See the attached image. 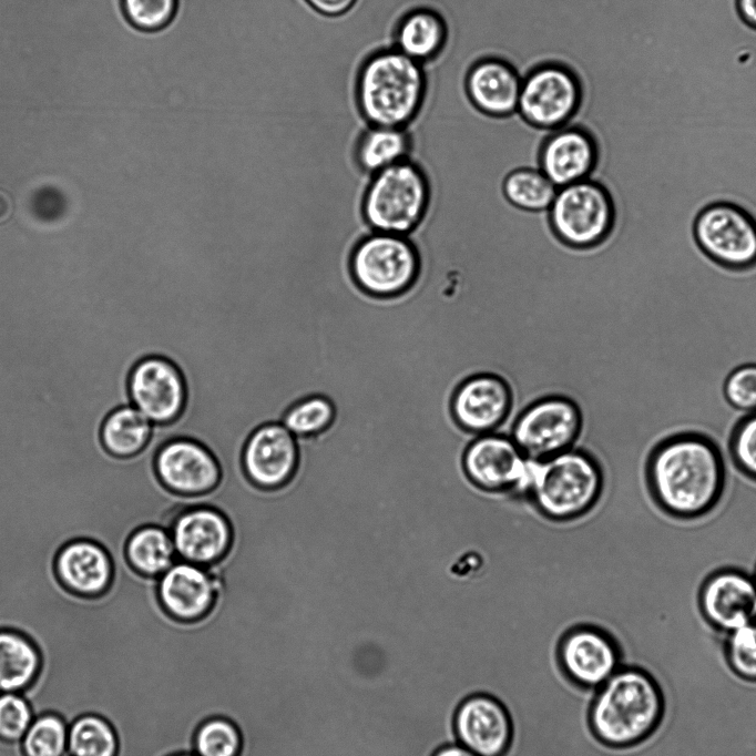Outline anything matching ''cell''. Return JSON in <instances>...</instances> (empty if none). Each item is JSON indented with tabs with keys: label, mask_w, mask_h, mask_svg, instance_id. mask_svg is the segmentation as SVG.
Returning a JSON list of instances; mask_svg holds the SVG:
<instances>
[{
	"label": "cell",
	"mask_w": 756,
	"mask_h": 756,
	"mask_svg": "<svg viewBox=\"0 0 756 756\" xmlns=\"http://www.w3.org/2000/svg\"><path fill=\"white\" fill-rule=\"evenodd\" d=\"M411 145L407 129L369 126L356 142L354 153L360 168L372 175L408 159Z\"/></svg>",
	"instance_id": "cell-26"
},
{
	"label": "cell",
	"mask_w": 756,
	"mask_h": 756,
	"mask_svg": "<svg viewBox=\"0 0 756 756\" xmlns=\"http://www.w3.org/2000/svg\"><path fill=\"white\" fill-rule=\"evenodd\" d=\"M600 157L594 136L580 126H562L548 135L538 154L539 170L558 187L592 176Z\"/></svg>",
	"instance_id": "cell-21"
},
{
	"label": "cell",
	"mask_w": 756,
	"mask_h": 756,
	"mask_svg": "<svg viewBox=\"0 0 756 756\" xmlns=\"http://www.w3.org/2000/svg\"><path fill=\"white\" fill-rule=\"evenodd\" d=\"M69 725L59 716L47 713L33 719L21 746L25 756H65Z\"/></svg>",
	"instance_id": "cell-33"
},
{
	"label": "cell",
	"mask_w": 756,
	"mask_h": 756,
	"mask_svg": "<svg viewBox=\"0 0 756 756\" xmlns=\"http://www.w3.org/2000/svg\"><path fill=\"white\" fill-rule=\"evenodd\" d=\"M130 564L141 574L160 578L178 559L168 530L144 525L135 530L125 545Z\"/></svg>",
	"instance_id": "cell-27"
},
{
	"label": "cell",
	"mask_w": 756,
	"mask_h": 756,
	"mask_svg": "<svg viewBox=\"0 0 756 756\" xmlns=\"http://www.w3.org/2000/svg\"><path fill=\"white\" fill-rule=\"evenodd\" d=\"M725 655L739 678L756 683V621L727 633Z\"/></svg>",
	"instance_id": "cell-36"
},
{
	"label": "cell",
	"mask_w": 756,
	"mask_h": 756,
	"mask_svg": "<svg viewBox=\"0 0 756 756\" xmlns=\"http://www.w3.org/2000/svg\"><path fill=\"white\" fill-rule=\"evenodd\" d=\"M582 95L581 81L571 68L543 62L522 78L517 113L538 130L554 131L572 120Z\"/></svg>",
	"instance_id": "cell-8"
},
{
	"label": "cell",
	"mask_w": 756,
	"mask_h": 756,
	"mask_svg": "<svg viewBox=\"0 0 756 756\" xmlns=\"http://www.w3.org/2000/svg\"><path fill=\"white\" fill-rule=\"evenodd\" d=\"M178 560L202 566L221 561L233 542L229 519L212 505H192L184 509L170 529Z\"/></svg>",
	"instance_id": "cell-19"
},
{
	"label": "cell",
	"mask_w": 756,
	"mask_h": 756,
	"mask_svg": "<svg viewBox=\"0 0 756 756\" xmlns=\"http://www.w3.org/2000/svg\"><path fill=\"white\" fill-rule=\"evenodd\" d=\"M521 83L518 70L497 57L476 61L464 80L471 104L482 114L497 119L517 113Z\"/></svg>",
	"instance_id": "cell-22"
},
{
	"label": "cell",
	"mask_w": 756,
	"mask_h": 756,
	"mask_svg": "<svg viewBox=\"0 0 756 756\" xmlns=\"http://www.w3.org/2000/svg\"><path fill=\"white\" fill-rule=\"evenodd\" d=\"M703 617L716 630L729 633L756 621V583L736 568L713 571L698 591Z\"/></svg>",
	"instance_id": "cell-17"
},
{
	"label": "cell",
	"mask_w": 756,
	"mask_h": 756,
	"mask_svg": "<svg viewBox=\"0 0 756 756\" xmlns=\"http://www.w3.org/2000/svg\"><path fill=\"white\" fill-rule=\"evenodd\" d=\"M513 403L510 385L493 372H479L453 390L450 412L454 423L473 435L492 433L508 418Z\"/></svg>",
	"instance_id": "cell-16"
},
{
	"label": "cell",
	"mask_w": 756,
	"mask_h": 756,
	"mask_svg": "<svg viewBox=\"0 0 756 756\" xmlns=\"http://www.w3.org/2000/svg\"><path fill=\"white\" fill-rule=\"evenodd\" d=\"M40 666V653L30 638L0 630V694L22 693L33 683Z\"/></svg>",
	"instance_id": "cell-25"
},
{
	"label": "cell",
	"mask_w": 756,
	"mask_h": 756,
	"mask_svg": "<svg viewBox=\"0 0 756 756\" xmlns=\"http://www.w3.org/2000/svg\"><path fill=\"white\" fill-rule=\"evenodd\" d=\"M529 460L525 494L543 517L575 520L599 502L604 473L592 454L570 449L544 460Z\"/></svg>",
	"instance_id": "cell-4"
},
{
	"label": "cell",
	"mask_w": 756,
	"mask_h": 756,
	"mask_svg": "<svg viewBox=\"0 0 756 756\" xmlns=\"http://www.w3.org/2000/svg\"><path fill=\"white\" fill-rule=\"evenodd\" d=\"M154 425L134 406L113 410L104 420L101 439L105 449L118 457L142 451L151 439Z\"/></svg>",
	"instance_id": "cell-28"
},
{
	"label": "cell",
	"mask_w": 756,
	"mask_h": 756,
	"mask_svg": "<svg viewBox=\"0 0 756 756\" xmlns=\"http://www.w3.org/2000/svg\"><path fill=\"white\" fill-rule=\"evenodd\" d=\"M34 719L32 708L21 693L0 694V738L22 740Z\"/></svg>",
	"instance_id": "cell-38"
},
{
	"label": "cell",
	"mask_w": 756,
	"mask_h": 756,
	"mask_svg": "<svg viewBox=\"0 0 756 756\" xmlns=\"http://www.w3.org/2000/svg\"><path fill=\"white\" fill-rule=\"evenodd\" d=\"M546 213L552 233L571 249H588L601 244L610 235L615 219L610 192L592 177L558 188Z\"/></svg>",
	"instance_id": "cell-7"
},
{
	"label": "cell",
	"mask_w": 756,
	"mask_h": 756,
	"mask_svg": "<svg viewBox=\"0 0 756 756\" xmlns=\"http://www.w3.org/2000/svg\"><path fill=\"white\" fill-rule=\"evenodd\" d=\"M461 466L468 480L481 491L525 493L529 459L512 438L478 436L466 447Z\"/></svg>",
	"instance_id": "cell-11"
},
{
	"label": "cell",
	"mask_w": 756,
	"mask_h": 756,
	"mask_svg": "<svg viewBox=\"0 0 756 756\" xmlns=\"http://www.w3.org/2000/svg\"><path fill=\"white\" fill-rule=\"evenodd\" d=\"M582 427V411L574 400L548 396L522 410L511 438L528 459L544 460L572 449Z\"/></svg>",
	"instance_id": "cell-9"
},
{
	"label": "cell",
	"mask_w": 756,
	"mask_h": 756,
	"mask_svg": "<svg viewBox=\"0 0 756 756\" xmlns=\"http://www.w3.org/2000/svg\"><path fill=\"white\" fill-rule=\"evenodd\" d=\"M221 580L213 565L202 566L177 560L157 579L159 599L164 610L182 622H196L215 604Z\"/></svg>",
	"instance_id": "cell-20"
},
{
	"label": "cell",
	"mask_w": 756,
	"mask_h": 756,
	"mask_svg": "<svg viewBox=\"0 0 756 756\" xmlns=\"http://www.w3.org/2000/svg\"><path fill=\"white\" fill-rule=\"evenodd\" d=\"M664 712V695L655 678L638 667H621L595 689L588 722L601 744L629 748L653 735Z\"/></svg>",
	"instance_id": "cell-2"
},
{
	"label": "cell",
	"mask_w": 756,
	"mask_h": 756,
	"mask_svg": "<svg viewBox=\"0 0 756 756\" xmlns=\"http://www.w3.org/2000/svg\"><path fill=\"white\" fill-rule=\"evenodd\" d=\"M313 10L326 17H339L348 12L357 0H304Z\"/></svg>",
	"instance_id": "cell-39"
},
{
	"label": "cell",
	"mask_w": 756,
	"mask_h": 756,
	"mask_svg": "<svg viewBox=\"0 0 756 756\" xmlns=\"http://www.w3.org/2000/svg\"><path fill=\"white\" fill-rule=\"evenodd\" d=\"M421 257L415 243L397 234L371 232L354 247L350 272L358 287L377 298H396L418 282Z\"/></svg>",
	"instance_id": "cell-6"
},
{
	"label": "cell",
	"mask_w": 756,
	"mask_h": 756,
	"mask_svg": "<svg viewBox=\"0 0 756 756\" xmlns=\"http://www.w3.org/2000/svg\"><path fill=\"white\" fill-rule=\"evenodd\" d=\"M456 740L478 756H505L513 743L514 723L507 705L489 693L463 697L452 715Z\"/></svg>",
	"instance_id": "cell-13"
},
{
	"label": "cell",
	"mask_w": 756,
	"mask_h": 756,
	"mask_svg": "<svg viewBox=\"0 0 756 756\" xmlns=\"http://www.w3.org/2000/svg\"><path fill=\"white\" fill-rule=\"evenodd\" d=\"M701 249L716 263L734 269L756 265V216L742 205L716 202L704 207L694 223Z\"/></svg>",
	"instance_id": "cell-10"
},
{
	"label": "cell",
	"mask_w": 756,
	"mask_h": 756,
	"mask_svg": "<svg viewBox=\"0 0 756 756\" xmlns=\"http://www.w3.org/2000/svg\"><path fill=\"white\" fill-rule=\"evenodd\" d=\"M174 756H196L194 753H182Z\"/></svg>",
	"instance_id": "cell-42"
},
{
	"label": "cell",
	"mask_w": 756,
	"mask_h": 756,
	"mask_svg": "<svg viewBox=\"0 0 756 756\" xmlns=\"http://www.w3.org/2000/svg\"><path fill=\"white\" fill-rule=\"evenodd\" d=\"M299 461L297 438L280 421L257 427L242 450V466L252 483L262 489L285 486Z\"/></svg>",
	"instance_id": "cell-18"
},
{
	"label": "cell",
	"mask_w": 756,
	"mask_h": 756,
	"mask_svg": "<svg viewBox=\"0 0 756 756\" xmlns=\"http://www.w3.org/2000/svg\"><path fill=\"white\" fill-rule=\"evenodd\" d=\"M65 756H70V755H69V754H67Z\"/></svg>",
	"instance_id": "cell-44"
},
{
	"label": "cell",
	"mask_w": 756,
	"mask_h": 756,
	"mask_svg": "<svg viewBox=\"0 0 756 756\" xmlns=\"http://www.w3.org/2000/svg\"><path fill=\"white\" fill-rule=\"evenodd\" d=\"M740 18L756 29V0H736Z\"/></svg>",
	"instance_id": "cell-41"
},
{
	"label": "cell",
	"mask_w": 756,
	"mask_h": 756,
	"mask_svg": "<svg viewBox=\"0 0 756 756\" xmlns=\"http://www.w3.org/2000/svg\"><path fill=\"white\" fill-rule=\"evenodd\" d=\"M645 483L655 505L677 520H697L716 509L726 488V464L707 435L682 431L664 437L650 450Z\"/></svg>",
	"instance_id": "cell-1"
},
{
	"label": "cell",
	"mask_w": 756,
	"mask_h": 756,
	"mask_svg": "<svg viewBox=\"0 0 756 756\" xmlns=\"http://www.w3.org/2000/svg\"><path fill=\"white\" fill-rule=\"evenodd\" d=\"M501 191L508 204L524 213L548 212L558 187L539 167H518L503 178Z\"/></svg>",
	"instance_id": "cell-29"
},
{
	"label": "cell",
	"mask_w": 756,
	"mask_h": 756,
	"mask_svg": "<svg viewBox=\"0 0 756 756\" xmlns=\"http://www.w3.org/2000/svg\"><path fill=\"white\" fill-rule=\"evenodd\" d=\"M427 92L422 64L395 48L370 54L356 82L359 111L369 126L407 129Z\"/></svg>",
	"instance_id": "cell-3"
},
{
	"label": "cell",
	"mask_w": 756,
	"mask_h": 756,
	"mask_svg": "<svg viewBox=\"0 0 756 756\" xmlns=\"http://www.w3.org/2000/svg\"><path fill=\"white\" fill-rule=\"evenodd\" d=\"M727 447L736 470L756 482V411L744 415L734 425Z\"/></svg>",
	"instance_id": "cell-35"
},
{
	"label": "cell",
	"mask_w": 756,
	"mask_h": 756,
	"mask_svg": "<svg viewBox=\"0 0 756 756\" xmlns=\"http://www.w3.org/2000/svg\"><path fill=\"white\" fill-rule=\"evenodd\" d=\"M431 756H478L467 747L457 743H448L437 747Z\"/></svg>",
	"instance_id": "cell-40"
},
{
	"label": "cell",
	"mask_w": 756,
	"mask_h": 756,
	"mask_svg": "<svg viewBox=\"0 0 756 756\" xmlns=\"http://www.w3.org/2000/svg\"><path fill=\"white\" fill-rule=\"evenodd\" d=\"M55 571L65 588L83 596L102 594L112 579L108 552L90 540H74L65 544L57 555Z\"/></svg>",
	"instance_id": "cell-23"
},
{
	"label": "cell",
	"mask_w": 756,
	"mask_h": 756,
	"mask_svg": "<svg viewBox=\"0 0 756 756\" xmlns=\"http://www.w3.org/2000/svg\"><path fill=\"white\" fill-rule=\"evenodd\" d=\"M448 27L440 13L430 8H415L398 21L395 49L423 64L436 59L445 49Z\"/></svg>",
	"instance_id": "cell-24"
},
{
	"label": "cell",
	"mask_w": 756,
	"mask_h": 756,
	"mask_svg": "<svg viewBox=\"0 0 756 756\" xmlns=\"http://www.w3.org/2000/svg\"><path fill=\"white\" fill-rule=\"evenodd\" d=\"M560 671L573 685L596 689L621 666V651L614 638L594 625H575L558 642Z\"/></svg>",
	"instance_id": "cell-12"
},
{
	"label": "cell",
	"mask_w": 756,
	"mask_h": 756,
	"mask_svg": "<svg viewBox=\"0 0 756 756\" xmlns=\"http://www.w3.org/2000/svg\"><path fill=\"white\" fill-rule=\"evenodd\" d=\"M118 738L104 718L88 714L69 726L68 754L70 756H115Z\"/></svg>",
	"instance_id": "cell-30"
},
{
	"label": "cell",
	"mask_w": 756,
	"mask_h": 756,
	"mask_svg": "<svg viewBox=\"0 0 756 756\" xmlns=\"http://www.w3.org/2000/svg\"><path fill=\"white\" fill-rule=\"evenodd\" d=\"M130 23L145 32L171 27L177 16L180 0H121Z\"/></svg>",
	"instance_id": "cell-34"
},
{
	"label": "cell",
	"mask_w": 756,
	"mask_h": 756,
	"mask_svg": "<svg viewBox=\"0 0 756 756\" xmlns=\"http://www.w3.org/2000/svg\"><path fill=\"white\" fill-rule=\"evenodd\" d=\"M336 409L333 401L321 395H313L292 405L280 422L296 438H309L321 433L333 423Z\"/></svg>",
	"instance_id": "cell-31"
},
{
	"label": "cell",
	"mask_w": 756,
	"mask_h": 756,
	"mask_svg": "<svg viewBox=\"0 0 756 756\" xmlns=\"http://www.w3.org/2000/svg\"><path fill=\"white\" fill-rule=\"evenodd\" d=\"M431 201L425 171L406 159L371 175L362 215L374 232L408 236L423 222Z\"/></svg>",
	"instance_id": "cell-5"
},
{
	"label": "cell",
	"mask_w": 756,
	"mask_h": 756,
	"mask_svg": "<svg viewBox=\"0 0 756 756\" xmlns=\"http://www.w3.org/2000/svg\"><path fill=\"white\" fill-rule=\"evenodd\" d=\"M722 397L731 408L744 415L756 411V364L733 369L723 381Z\"/></svg>",
	"instance_id": "cell-37"
},
{
	"label": "cell",
	"mask_w": 756,
	"mask_h": 756,
	"mask_svg": "<svg viewBox=\"0 0 756 756\" xmlns=\"http://www.w3.org/2000/svg\"><path fill=\"white\" fill-rule=\"evenodd\" d=\"M154 464L163 486L186 497L213 491L222 478L214 453L188 437H173L165 441L156 452Z\"/></svg>",
	"instance_id": "cell-15"
},
{
	"label": "cell",
	"mask_w": 756,
	"mask_h": 756,
	"mask_svg": "<svg viewBox=\"0 0 756 756\" xmlns=\"http://www.w3.org/2000/svg\"><path fill=\"white\" fill-rule=\"evenodd\" d=\"M752 576H753V579H754V581H755V583H756V563H755V566H754V571H753V573H752Z\"/></svg>",
	"instance_id": "cell-43"
},
{
	"label": "cell",
	"mask_w": 756,
	"mask_h": 756,
	"mask_svg": "<svg viewBox=\"0 0 756 756\" xmlns=\"http://www.w3.org/2000/svg\"><path fill=\"white\" fill-rule=\"evenodd\" d=\"M131 405L153 425L170 423L184 410L187 388L178 367L161 356L140 360L129 377Z\"/></svg>",
	"instance_id": "cell-14"
},
{
	"label": "cell",
	"mask_w": 756,
	"mask_h": 756,
	"mask_svg": "<svg viewBox=\"0 0 756 756\" xmlns=\"http://www.w3.org/2000/svg\"><path fill=\"white\" fill-rule=\"evenodd\" d=\"M193 747L196 756H241L242 733L231 719L211 717L197 727Z\"/></svg>",
	"instance_id": "cell-32"
}]
</instances>
